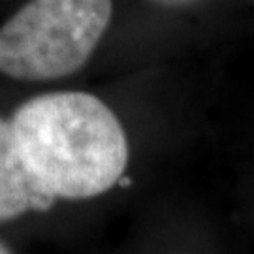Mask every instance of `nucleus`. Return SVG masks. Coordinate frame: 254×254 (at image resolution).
Wrapping results in <instances>:
<instances>
[{
  "mask_svg": "<svg viewBox=\"0 0 254 254\" xmlns=\"http://www.w3.org/2000/svg\"><path fill=\"white\" fill-rule=\"evenodd\" d=\"M9 123L25 170L53 203L98 198L127 172V134L117 115L89 92L36 96Z\"/></svg>",
  "mask_w": 254,
  "mask_h": 254,
  "instance_id": "1",
  "label": "nucleus"
},
{
  "mask_svg": "<svg viewBox=\"0 0 254 254\" xmlns=\"http://www.w3.org/2000/svg\"><path fill=\"white\" fill-rule=\"evenodd\" d=\"M111 17V0H30L0 28V72L46 81L79 70Z\"/></svg>",
  "mask_w": 254,
  "mask_h": 254,
  "instance_id": "2",
  "label": "nucleus"
},
{
  "mask_svg": "<svg viewBox=\"0 0 254 254\" xmlns=\"http://www.w3.org/2000/svg\"><path fill=\"white\" fill-rule=\"evenodd\" d=\"M53 201L36 189L17 153L11 123L0 117V222L46 211Z\"/></svg>",
  "mask_w": 254,
  "mask_h": 254,
  "instance_id": "3",
  "label": "nucleus"
},
{
  "mask_svg": "<svg viewBox=\"0 0 254 254\" xmlns=\"http://www.w3.org/2000/svg\"><path fill=\"white\" fill-rule=\"evenodd\" d=\"M0 254H11V251H9L8 247L4 245V243H2V241H0Z\"/></svg>",
  "mask_w": 254,
  "mask_h": 254,
  "instance_id": "4",
  "label": "nucleus"
}]
</instances>
